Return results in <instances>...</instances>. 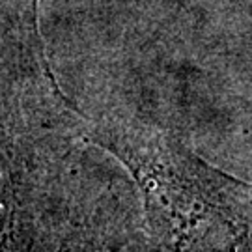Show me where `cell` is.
I'll list each match as a JSON object with an SVG mask.
<instances>
[{
    "label": "cell",
    "mask_w": 252,
    "mask_h": 252,
    "mask_svg": "<svg viewBox=\"0 0 252 252\" xmlns=\"http://www.w3.org/2000/svg\"><path fill=\"white\" fill-rule=\"evenodd\" d=\"M86 126L56 86L0 94V252H53L82 194Z\"/></svg>",
    "instance_id": "2"
},
{
    "label": "cell",
    "mask_w": 252,
    "mask_h": 252,
    "mask_svg": "<svg viewBox=\"0 0 252 252\" xmlns=\"http://www.w3.org/2000/svg\"><path fill=\"white\" fill-rule=\"evenodd\" d=\"M86 138L131 176L150 252H252V183L157 126L105 120Z\"/></svg>",
    "instance_id": "1"
},
{
    "label": "cell",
    "mask_w": 252,
    "mask_h": 252,
    "mask_svg": "<svg viewBox=\"0 0 252 252\" xmlns=\"http://www.w3.org/2000/svg\"><path fill=\"white\" fill-rule=\"evenodd\" d=\"M129 211L114 192L82 196L53 252H120L129 241Z\"/></svg>",
    "instance_id": "3"
}]
</instances>
